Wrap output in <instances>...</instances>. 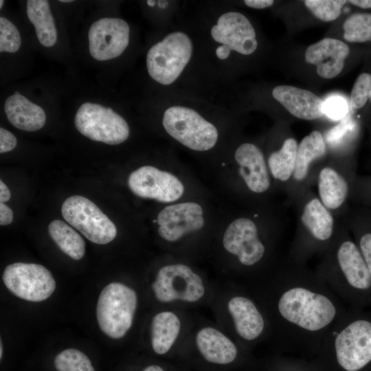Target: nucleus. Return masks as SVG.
Returning a JSON list of instances; mask_svg holds the SVG:
<instances>
[{
	"label": "nucleus",
	"mask_w": 371,
	"mask_h": 371,
	"mask_svg": "<svg viewBox=\"0 0 371 371\" xmlns=\"http://www.w3.org/2000/svg\"><path fill=\"white\" fill-rule=\"evenodd\" d=\"M277 308L284 322L312 334L328 328L337 315L335 304L327 295L302 284L284 289Z\"/></svg>",
	"instance_id": "nucleus-1"
},
{
	"label": "nucleus",
	"mask_w": 371,
	"mask_h": 371,
	"mask_svg": "<svg viewBox=\"0 0 371 371\" xmlns=\"http://www.w3.org/2000/svg\"><path fill=\"white\" fill-rule=\"evenodd\" d=\"M137 304L135 291L120 282H112L101 291L96 317L101 330L113 339L123 337L131 327Z\"/></svg>",
	"instance_id": "nucleus-2"
},
{
	"label": "nucleus",
	"mask_w": 371,
	"mask_h": 371,
	"mask_svg": "<svg viewBox=\"0 0 371 371\" xmlns=\"http://www.w3.org/2000/svg\"><path fill=\"white\" fill-rule=\"evenodd\" d=\"M192 54V43L190 37L182 32H172L148 51V74L161 85H170L181 75Z\"/></svg>",
	"instance_id": "nucleus-3"
},
{
	"label": "nucleus",
	"mask_w": 371,
	"mask_h": 371,
	"mask_svg": "<svg viewBox=\"0 0 371 371\" xmlns=\"http://www.w3.org/2000/svg\"><path fill=\"white\" fill-rule=\"evenodd\" d=\"M162 123L172 138L193 150H208L218 140L214 125L190 108L181 106L168 108L164 113Z\"/></svg>",
	"instance_id": "nucleus-4"
},
{
	"label": "nucleus",
	"mask_w": 371,
	"mask_h": 371,
	"mask_svg": "<svg viewBox=\"0 0 371 371\" xmlns=\"http://www.w3.org/2000/svg\"><path fill=\"white\" fill-rule=\"evenodd\" d=\"M76 129L89 139L109 145L120 144L129 136L126 121L111 108L92 102L83 103L74 117Z\"/></svg>",
	"instance_id": "nucleus-5"
},
{
	"label": "nucleus",
	"mask_w": 371,
	"mask_h": 371,
	"mask_svg": "<svg viewBox=\"0 0 371 371\" xmlns=\"http://www.w3.org/2000/svg\"><path fill=\"white\" fill-rule=\"evenodd\" d=\"M64 219L90 241L104 245L117 235L114 223L89 199L79 195L68 197L63 203Z\"/></svg>",
	"instance_id": "nucleus-6"
},
{
	"label": "nucleus",
	"mask_w": 371,
	"mask_h": 371,
	"mask_svg": "<svg viewBox=\"0 0 371 371\" xmlns=\"http://www.w3.org/2000/svg\"><path fill=\"white\" fill-rule=\"evenodd\" d=\"M2 279L16 297L30 302L43 301L53 293L56 282L51 272L35 263L15 262L4 269Z\"/></svg>",
	"instance_id": "nucleus-7"
},
{
	"label": "nucleus",
	"mask_w": 371,
	"mask_h": 371,
	"mask_svg": "<svg viewBox=\"0 0 371 371\" xmlns=\"http://www.w3.org/2000/svg\"><path fill=\"white\" fill-rule=\"evenodd\" d=\"M152 289L161 302L183 300L194 302L205 293L201 277L188 266L172 264L162 267L158 271Z\"/></svg>",
	"instance_id": "nucleus-8"
},
{
	"label": "nucleus",
	"mask_w": 371,
	"mask_h": 371,
	"mask_svg": "<svg viewBox=\"0 0 371 371\" xmlns=\"http://www.w3.org/2000/svg\"><path fill=\"white\" fill-rule=\"evenodd\" d=\"M339 365L346 371H357L371 361V322L357 319L333 337Z\"/></svg>",
	"instance_id": "nucleus-9"
},
{
	"label": "nucleus",
	"mask_w": 371,
	"mask_h": 371,
	"mask_svg": "<svg viewBox=\"0 0 371 371\" xmlns=\"http://www.w3.org/2000/svg\"><path fill=\"white\" fill-rule=\"evenodd\" d=\"M128 185L137 196L162 203L175 201L184 192L182 182L176 176L151 166H144L132 172Z\"/></svg>",
	"instance_id": "nucleus-10"
},
{
	"label": "nucleus",
	"mask_w": 371,
	"mask_h": 371,
	"mask_svg": "<svg viewBox=\"0 0 371 371\" xmlns=\"http://www.w3.org/2000/svg\"><path fill=\"white\" fill-rule=\"evenodd\" d=\"M130 27L120 18H102L93 23L88 32L89 49L97 60L120 56L129 43Z\"/></svg>",
	"instance_id": "nucleus-11"
},
{
	"label": "nucleus",
	"mask_w": 371,
	"mask_h": 371,
	"mask_svg": "<svg viewBox=\"0 0 371 371\" xmlns=\"http://www.w3.org/2000/svg\"><path fill=\"white\" fill-rule=\"evenodd\" d=\"M300 203L299 236L307 244L322 246L335 238V221L331 211L313 194L304 196Z\"/></svg>",
	"instance_id": "nucleus-12"
},
{
	"label": "nucleus",
	"mask_w": 371,
	"mask_h": 371,
	"mask_svg": "<svg viewBox=\"0 0 371 371\" xmlns=\"http://www.w3.org/2000/svg\"><path fill=\"white\" fill-rule=\"evenodd\" d=\"M223 245L227 252L236 256L245 266L256 265L265 254L256 224L247 217L238 218L228 225L223 237Z\"/></svg>",
	"instance_id": "nucleus-13"
},
{
	"label": "nucleus",
	"mask_w": 371,
	"mask_h": 371,
	"mask_svg": "<svg viewBox=\"0 0 371 371\" xmlns=\"http://www.w3.org/2000/svg\"><path fill=\"white\" fill-rule=\"evenodd\" d=\"M212 38L230 51L249 55L258 47L256 32L249 19L237 12L221 14L211 29Z\"/></svg>",
	"instance_id": "nucleus-14"
},
{
	"label": "nucleus",
	"mask_w": 371,
	"mask_h": 371,
	"mask_svg": "<svg viewBox=\"0 0 371 371\" xmlns=\"http://www.w3.org/2000/svg\"><path fill=\"white\" fill-rule=\"evenodd\" d=\"M201 206L194 202L165 207L157 215L158 233L164 240L175 242L184 235L201 229L205 223Z\"/></svg>",
	"instance_id": "nucleus-15"
},
{
	"label": "nucleus",
	"mask_w": 371,
	"mask_h": 371,
	"mask_svg": "<svg viewBox=\"0 0 371 371\" xmlns=\"http://www.w3.org/2000/svg\"><path fill=\"white\" fill-rule=\"evenodd\" d=\"M333 251L335 267L346 283L356 289H368L371 286V275L356 244L339 238Z\"/></svg>",
	"instance_id": "nucleus-16"
},
{
	"label": "nucleus",
	"mask_w": 371,
	"mask_h": 371,
	"mask_svg": "<svg viewBox=\"0 0 371 371\" xmlns=\"http://www.w3.org/2000/svg\"><path fill=\"white\" fill-rule=\"evenodd\" d=\"M234 159L238 166V174L247 188L261 194L271 186L267 164L260 149L254 144L243 143L236 150Z\"/></svg>",
	"instance_id": "nucleus-17"
},
{
	"label": "nucleus",
	"mask_w": 371,
	"mask_h": 371,
	"mask_svg": "<svg viewBox=\"0 0 371 371\" xmlns=\"http://www.w3.org/2000/svg\"><path fill=\"white\" fill-rule=\"evenodd\" d=\"M349 52V47L344 42L325 38L307 47L305 60L316 66L320 77L331 79L341 72Z\"/></svg>",
	"instance_id": "nucleus-18"
},
{
	"label": "nucleus",
	"mask_w": 371,
	"mask_h": 371,
	"mask_svg": "<svg viewBox=\"0 0 371 371\" xmlns=\"http://www.w3.org/2000/svg\"><path fill=\"white\" fill-rule=\"evenodd\" d=\"M272 95L297 118L313 120L324 114V101L311 91L291 85H279L273 89Z\"/></svg>",
	"instance_id": "nucleus-19"
},
{
	"label": "nucleus",
	"mask_w": 371,
	"mask_h": 371,
	"mask_svg": "<svg viewBox=\"0 0 371 371\" xmlns=\"http://www.w3.org/2000/svg\"><path fill=\"white\" fill-rule=\"evenodd\" d=\"M4 111L8 121L16 128L25 131H36L46 121L44 110L19 91L7 98Z\"/></svg>",
	"instance_id": "nucleus-20"
},
{
	"label": "nucleus",
	"mask_w": 371,
	"mask_h": 371,
	"mask_svg": "<svg viewBox=\"0 0 371 371\" xmlns=\"http://www.w3.org/2000/svg\"><path fill=\"white\" fill-rule=\"evenodd\" d=\"M227 308L234 322L237 333L244 339L251 341L262 333L265 322L255 304L243 296L232 297Z\"/></svg>",
	"instance_id": "nucleus-21"
},
{
	"label": "nucleus",
	"mask_w": 371,
	"mask_h": 371,
	"mask_svg": "<svg viewBox=\"0 0 371 371\" xmlns=\"http://www.w3.org/2000/svg\"><path fill=\"white\" fill-rule=\"evenodd\" d=\"M197 348L207 361L217 364H227L236 357L235 344L216 328L205 327L196 336Z\"/></svg>",
	"instance_id": "nucleus-22"
},
{
	"label": "nucleus",
	"mask_w": 371,
	"mask_h": 371,
	"mask_svg": "<svg viewBox=\"0 0 371 371\" xmlns=\"http://www.w3.org/2000/svg\"><path fill=\"white\" fill-rule=\"evenodd\" d=\"M326 152V144L322 134L313 131L298 144L293 174L289 184L302 185L307 181L315 161L322 158Z\"/></svg>",
	"instance_id": "nucleus-23"
},
{
	"label": "nucleus",
	"mask_w": 371,
	"mask_h": 371,
	"mask_svg": "<svg viewBox=\"0 0 371 371\" xmlns=\"http://www.w3.org/2000/svg\"><path fill=\"white\" fill-rule=\"evenodd\" d=\"M318 198L330 211L340 209L349 192L348 183L339 168L326 166L317 173Z\"/></svg>",
	"instance_id": "nucleus-24"
},
{
	"label": "nucleus",
	"mask_w": 371,
	"mask_h": 371,
	"mask_svg": "<svg viewBox=\"0 0 371 371\" xmlns=\"http://www.w3.org/2000/svg\"><path fill=\"white\" fill-rule=\"evenodd\" d=\"M26 14L34 25L40 43L44 47L54 46L57 41V30L51 12L49 3L46 0H28Z\"/></svg>",
	"instance_id": "nucleus-25"
},
{
	"label": "nucleus",
	"mask_w": 371,
	"mask_h": 371,
	"mask_svg": "<svg viewBox=\"0 0 371 371\" xmlns=\"http://www.w3.org/2000/svg\"><path fill=\"white\" fill-rule=\"evenodd\" d=\"M181 322L172 312L164 311L155 315L151 323V344L159 355L168 352L180 332Z\"/></svg>",
	"instance_id": "nucleus-26"
},
{
	"label": "nucleus",
	"mask_w": 371,
	"mask_h": 371,
	"mask_svg": "<svg viewBox=\"0 0 371 371\" xmlns=\"http://www.w3.org/2000/svg\"><path fill=\"white\" fill-rule=\"evenodd\" d=\"M298 144L293 137L286 139L281 148L272 152L268 157L267 166L273 178L284 183H289L292 178Z\"/></svg>",
	"instance_id": "nucleus-27"
},
{
	"label": "nucleus",
	"mask_w": 371,
	"mask_h": 371,
	"mask_svg": "<svg viewBox=\"0 0 371 371\" xmlns=\"http://www.w3.org/2000/svg\"><path fill=\"white\" fill-rule=\"evenodd\" d=\"M48 232L60 250L70 258L78 260L84 256L85 241L68 224L54 220L48 225Z\"/></svg>",
	"instance_id": "nucleus-28"
},
{
	"label": "nucleus",
	"mask_w": 371,
	"mask_h": 371,
	"mask_svg": "<svg viewBox=\"0 0 371 371\" xmlns=\"http://www.w3.org/2000/svg\"><path fill=\"white\" fill-rule=\"evenodd\" d=\"M344 38L350 43L371 41V13H354L344 23Z\"/></svg>",
	"instance_id": "nucleus-29"
},
{
	"label": "nucleus",
	"mask_w": 371,
	"mask_h": 371,
	"mask_svg": "<svg viewBox=\"0 0 371 371\" xmlns=\"http://www.w3.org/2000/svg\"><path fill=\"white\" fill-rule=\"evenodd\" d=\"M57 371H95L89 357L74 348L60 352L54 359Z\"/></svg>",
	"instance_id": "nucleus-30"
},
{
	"label": "nucleus",
	"mask_w": 371,
	"mask_h": 371,
	"mask_svg": "<svg viewBox=\"0 0 371 371\" xmlns=\"http://www.w3.org/2000/svg\"><path fill=\"white\" fill-rule=\"evenodd\" d=\"M306 8L319 19L328 22L337 19L341 14L344 0H306Z\"/></svg>",
	"instance_id": "nucleus-31"
},
{
	"label": "nucleus",
	"mask_w": 371,
	"mask_h": 371,
	"mask_svg": "<svg viewBox=\"0 0 371 371\" xmlns=\"http://www.w3.org/2000/svg\"><path fill=\"white\" fill-rule=\"evenodd\" d=\"M21 39L16 27L5 17H0V52L14 53L21 46Z\"/></svg>",
	"instance_id": "nucleus-32"
},
{
	"label": "nucleus",
	"mask_w": 371,
	"mask_h": 371,
	"mask_svg": "<svg viewBox=\"0 0 371 371\" xmlns=\"http://www.w3.org/2000/svg\"><path fill=\"white\" fill-rule=\"evenodd\" d=\"M371 91V74H361L356 79L350 93V102L355 109H361L368 102Z\"/></svg>",
	"instance_id": "nucleus-33"
},
{
	"label": "nucleus",
	"mask_w": 371,
	"mask_h": 371,
	"mask_svg": "<svg viewBox=\"0 0 371 371\" xmlns=\"http://www.w3.org/2000/svg\"><path fill=\"white\" fill-rule=\"evenodd\" d=\"M348 104L341 96H331L324 102V113L335 120L344 118L348 113Z\"/></svg>",
	"instance_id": "nucleus-34"
},
{
	"label": "nucleus",
	"mask_w": 371,
	"mask_h": 371,
	"mask_svg": "<svg viewBox=\"0 0 371 371\" xmlns=\"http://www.w3.org/2000/svg\"><path fill=\"white\" fill-rule=\"evenodd\" d=\"M352 126V122L350 119L345 117L339 124L328 131L325 136V142L332 146L340 144L348 132L351 130Z\"/></svg>",
	"instance_id": "nucleus-35"
},
{
	"label": "nucleus",
	"mask_w": 371,
	"mask_h": 371,
	"mask_svg": "<svg viewBox=\"0 0 371 371\" xmlns=\"http://www.w3.org/2000/svg\"><path fill=\"white\" fill-rule=\"evenodd\" d=\"M17 144L16 137L9 131L0 128V153H4L13 150Z\"/></svg>",
	"instance_id": "nucleus-36"
},
{
	"label": "nucleus",
	"mask_w": 371,
	"mask_h": 371,
	"mask_svg": "<svg viewBox=\"0 0 371 371\" xmlns=\"http://www.w3.org/2000/svg\"><path fill=\"white\" fill-rule=\"evenodd\" d=\"M359 249L371 275V233L363 234L359 240Z\"/></svg>",
	"instance_id": "nucleus-37"
},
{
	"label": "nucleus",
	"mask_w": 371,
	"mask_h": 371,
	"mask_svg": "<svg viewBox=\"0 0 371 371\" xmlns=\"http://www.w3.org/2000/svg\"><path fill=\"white\" fill-rule=\"evenodd\" d=\"M12 210L3 203H0V225H9L12 222Z\"/></svg>",
	"instance_id": "nucleus-38"
},
{
	"label": "nucleus",
	"mask_w": 371,
	"mask_h": 371,
	"mask_svg": "<svg viewBox=\"0 0 371 371\" xmlns=\"http://www.w3.org/2000/svg\"><path fill=\"white\" fill-rule=\"evenodd\" d=\"M245 5L255 9H263L272 5L274 3L273 0H245Z\"/></svg>",
	"instance_id": "nucleus-39"
},
{
	"label": "nucleus",
	"mask_w": 371,
	"mask_h": 371,
	"mask_svg": "<svg viewBox=\"0 0 371 371\" xmlns=\"http://www.w3.org/2000/svg\"><path fill=\"white\" fill-rule=\"evenodd\" d=\"M10 192L6 185L0 181V201L4 203L10 200Z\"/></svg>",
	"instance_id": "nucleus-40"
},
{
	"label": "nucleus",
	"mask_w": 371,
	"mask_h": 371,
	"mask_svg": "<svg viewBox=\"0 0 371 371\" xmlns=\"http://www.w3.org/2000/svg\"><path fill=\"white\" fill-rule=\"evenodd\" d=\"M231 51L227 48L220 45L216 49V56L221 60H225L230 55Z\"/></svg>",
	"instance_id": "nucleus-41"
},
{
	"label": "nucleus",
	"mask_w": 371,
	"mask_h": 371,
	"mask_svg": "<svg viewBox=\"0 0 371 371\" xmlns=\"http://www.w3.org/2000/svg\"><path fill=\"white\" fill-rule=\"evenodd\" d=\"M347 2L363 9L371 8V0H350Z\"/></svg>",
	"instance_id": "nucleus-42"
},
{
	"label": "nucleus",
	"mask_w": 371,
	"mask_h": 371,
	"mask_svg": "<svg viewBox=\"0 0 371 371\" xmlns=\"http://www.w3.org/2000/svg\"><path fill=\"white\" fill-rule=\"evenodd\" d=\"M143 371H164L159 366L152 365L146 367Z\"/></svg>",
	"instance_id": "nucleus-43"
},
{
	"label": "nucleus",
	"mask_w": 371,
	"mask_h": 371,
	"mask_svg": "<svg viewBox=\"0 0 371 371\" xmlns=\"http://www.w3.org/2000/svg\"><path fill=\"white\" fill-rule=\"evenodd\" d=\"M146 3L149 6H154L155 4V1H147Z\"/></svg>",
	"instance_id": "nucleus-44"
},
{
	"label": "nucleus",
	"mask_w": 371,
	"mask_h": 371,
	"mask_svg": "<svg viewBox=\"0 0 371 371\" xmlns=\"http://www.w3.org/2000/svg\"><path fill=\"white\" fill-rule=\"evenodd\" d=\"M3 345H2V341L1 340V343H0V359L2 358V353H3Z\"/></svg>",
	"instance_id": "nucleus-45"
},
{
	"label": "nucleus",
	"mask_w": 371,
	"mask_h": 371,
	"mask_svg": "<svg viewBox=\"0 0 371 371\" xmlns=\"http://www.w3.org/2000/svg\"><path fill=\"white\" fill-rule=\"evenodd\" d=\"M60 2H63V3H69V2H72V1L71 0H60L59 1Z\"/></svg>",
	"instance_id": "nucleus-46"
},
{
	"label": "nucleus",
	"mask_w": 371,
	"mask_h": 371,
	"mask_svg": "<svg viewBox=\"0 0 371 371\" xmlns=\"http://www.w3.org/2000/svg\"><path fill=\"white\" fill-rule=\"evenodd\" d=\"M3 3H4V1H3V0L0 1V8H2V5H3Z\"/></svg>",
	"instance_id": "nucleus-47"
},
{
	"label": "nucleus",
	"mask_w": 371,
	"mask_h": 371,
	"mask_svg": "<svg viewBox=\"0 0 371 371\" xmlns=\"http://www.w3.org/2000/svg\"><path fill=\"white\" fill-rule=\"evenodd\" d=\"M369 99H370V101H371V91H370V96H369Z\"/></svg>",
	"instance_id": "nucleus-48"
},
{
	"label": "nucleus",
	"mask_w": 371,
	"mask_h": 371,
	"mask_svg": "<svg viewBox=\"0 0 371 371\" xmlns=\"http://www.w3.org/2000/svg\"><path fill=\"white\" fill-rule=\"evenodd\" d=\"M153 223H157V220H153Z\"/></svg>",
	"instance_id": "nucleus-49"
}]
</instances>
